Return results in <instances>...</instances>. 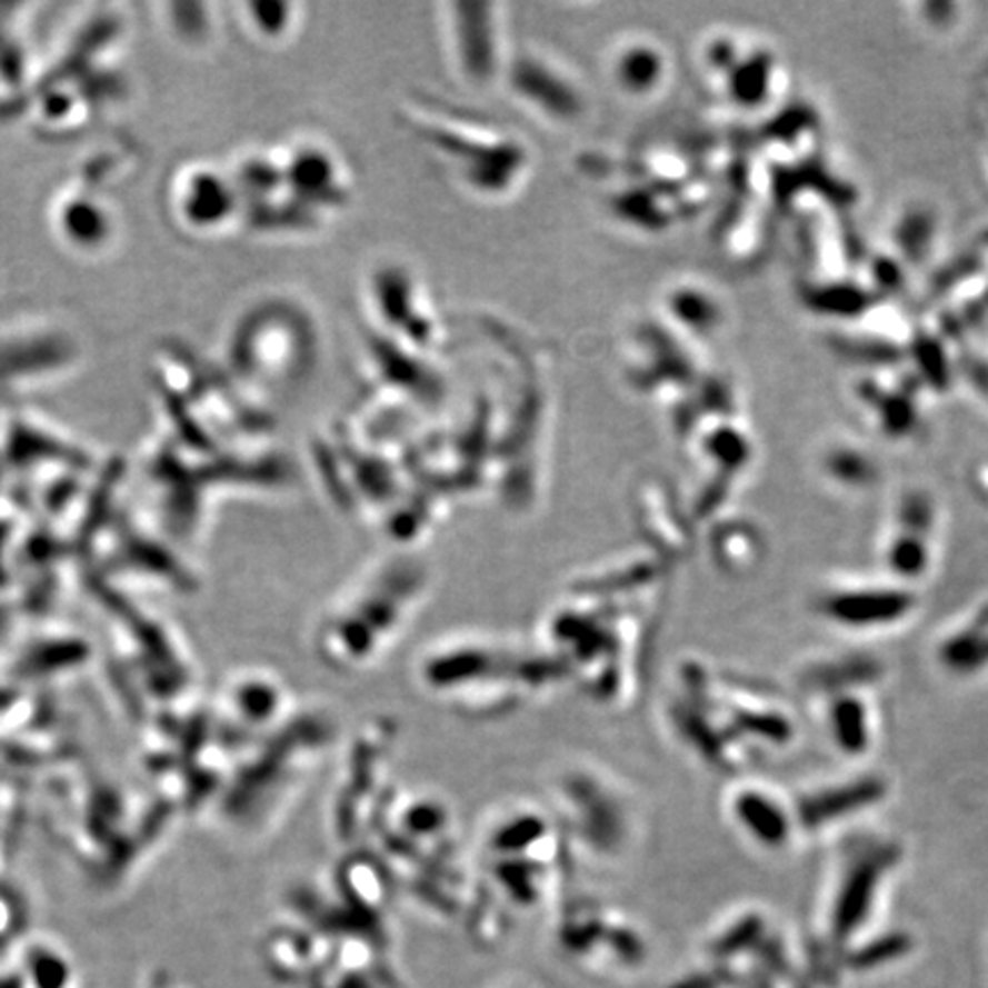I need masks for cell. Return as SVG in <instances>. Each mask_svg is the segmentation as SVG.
Instances as JSON below:
<instances>
[{
	"label": "cell",
	"mask_w": 988,
	"mask_h": 988,
	"mask_svg": "<svg viewBox=\"0 0 988 988\" xmlns=\"http://www.w3.org/2000/svg\"><path fill=\"white\" fill-rule=\"evenodd\" d=\"M673 988H739V986H735L732 981L723 979V977L717 975L715 970H709L707 975L691 977V979H687V981H682V984H678V986H673Z\"/></svg>",
	"instance_id": "cell-5"
},
{
	"label": "cell",
	"mask_w": 988,
	"mask_h": 988,
	"mask_svg": "<svg viewBox=\"0 0 988 988\" xmlns=\"http://www.w3.org/2000/svg\"><path fill=\"white\" fill-rule=\"evenodd\" d=\"M147 988H186V986H181L179 981H174V979H170V977H158V979H153Z\"/></svg>",
	"instance_id": "cell-6"
},
{
	"label": "cell",
	"mask_w": 988,
	"mask_h": 988,
	"mask_svg": "<svg viewBox=\"0 0 988 988\" xmlns=\"http://www.w3.org/2000/svg\"><path fill=\"white\" fill-rule=\"evenodd\" d=\"M934 512L922 497L904 503L886 549V563L899 583L911 586L931 570Z\"/></svg>",
	"instance_id": "cell-2"
},
{
	"label": "cell",
	"mask_w": 988,
	"mask_h": 988,
	"mask_svg": "<svg viewBox=\"0 0 988 988\" xmlns=\"http://www.w3.org/2000/svg\"><path fill=\"white\" fill-rule=\"evenodd\" d=\"M916 607V592L904 583H849L819 598L821 616L856 631L895 627L911 616Z\"/></svg>",
	"instance_id": "cell-1"
},
{
	"label": "cell",
	"mask_w": 988,
	"mask_h": 988,
	"mask_svg": "<svg viewBox=\"0 0 988 988\" xmlns=\"http://www.w3.org/2000/svg\"><path fill=\"white\" fill-rule=\"evenodd\" d=\"M940 663L947 673L959 678L979 673L988 666V607H981L961 620L938 648Z\"/></svg>",
	"instance_id": "cell-3"
},
{
	"label": "cell",
	"mask_w": 988,
	"mask_h": 988,
	"mask_svg": "<svg viewBox=\"0 0 988 988\" xmlns=\"http://www.w3.org/2000/svg\"><path fill=\"white\" fill-rule=\"evenodd\" d=\"M28 988H76L71 961L49 945H30L19 966Z\"/></svg>",
	"instance_id": "cell-4"
}]
</instances>
